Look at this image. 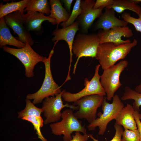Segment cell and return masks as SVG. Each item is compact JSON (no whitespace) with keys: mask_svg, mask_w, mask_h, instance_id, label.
<instances>
[{"mask_svg":"<svg viewBox=\"0 0 141 141\" xmlns=\"http://www.w3.org/2000/svg\"><path fill=\"white\" fill-rule=\"evenodd\" d=\"M137 44L138 41L135 39L132 42L119 45L111 43L100 44L95 58L104 70L124 59Z\"/></svg>","mask_w":141,"mask_h":141,"instance_id":"1","label":"cell"},{"mask_svg":"<svg viewBox=\"0 0 141 141\" xmlns=\"http://www.w3.org/2000/svg\"><path fill=\"white\" fill-rule=\"evenodd\" d=\"M73 110L66 109L62 113L61 121L50 125L52 133L56 136L63 135L64 141H70L72 139L71 134L74 132H79L84 134L87 133L82 122L74 115Z\"/></svg>","mask_w":141,"mask_h":141,"instance_id":"2","label":"cell"},{"mask_svg":"<svg viewBox=\"0 0 141 141\" xmlns=\"http://www.w3.org/2000/svg\"><path fill=\"white\" fill-rule=\"evenodd\" d=\"M105 97L102 106L103 113H99L98 115L99 118L87 126L89 131L95 130L97 127H98L99 135H103L106 131L107 125L112 120L115 119L122 109L124 107L119 96L115 95L113 98V101L110 103L106 100Z\"/></svg>","mask_w":141,"mask_h":141,"instance_id":"3","label":"cell"},{"mask_svg":"<svg viewBox=\"0 0 141 141\" xmlns=\"http://www.w3.org/2000/svg\"><path fill=\"white\" fill-rule=\"evenodd\" d=\"M54 49L50 51L47 58L45 57L43 62L45 65V73L44 80L41 86L36 92L28 94L26 96V99H33L32 103L34 104L42 102L44 99L50 96H56L62 91L61 87L55 81L51 69V59L54 53Z\"/></svg>","mask_w":141,"mask_h":141,"instance_id":"4","label":"cell"},{"mask_svg":"<svg viewBox=\"0 0 141 141\" xmlns=\"http://www.w3.org/2000/svg\"><path fill=\"white\" fill-rule=\"evenodd\" d=\"M100 41L98 34H79L77 35L72 48L73 54L77 58L74 65L73 74H75L77 64L81 58L95 57Z\"/></svg>","mask_w":141,"mask_h":141,"instance_id":"5","label":"cell"},{"mask_svg":"<svg viewBox=\"0 0 141 141\" xmlns=\"http://www.w3.org/2000/svg\"><path fill=\"white\" fill-rule=\"evenodd\" d=\"M128 64L127 60H122L103 70L102 74L100 76V81L106 94L108 101L111 100L115 95V93L122 85L120 80V76Z\"/></svg>","mask_w":141,"mask_h":141,"instance_id":"6","label":"cell"},{"mask_svg":"<svg viewBox=\"0 0 141 141\" xmlns=\"http://www.w3.org/2000/svg\"><path fill=\"white\" fill-rule=\"evenodd\" d=\"M2 48L4 51L14 56L21 62L25 68V75L29 78L34 76L35 66L40 62H43L45 57L36 52L27 43L21 48H12L6 46Z\"/></svg>","mask_w":141,"mask_h":141,"instance_id":"7","label":"cell"},{"mask_svg":"<svg viewBox=\"0 0 141 141\" xmlns=\"http://www.w3.org/2000/svg\"><path fill=\"white\" fill-rule=\"evenodd\" d=\"M99 64L95 67V73L90 80L85 78L84 88L81 91L75 93H72L63 90L62 97L64 101L68 102H75L84 97L93 95H98L105 96L106 94L100 83V76L99 74Z\"/></svg>","mask_w":141,"mask_h":141,"instance_id":"8","label":"cell"},{"mask_svg":"<svg viewBox=\"0 0 141 141\" xmlns=\"http://www.w3.org/2000/svg\"><path fill=\"white\" fill-rule=\"evenodd\" d=\"M105 96L98 95L86 96L81 98L73 104L78 107V110L74 113L78 119H85L89 123L96 117L98 108L102 105Z\"/></svg>","mask_w":141,"mask_h":141,"instance_id":"9","label":"cell"},{"mask_svg":"<svg viewBox=\"0 0 141 141\" xmlns=\"http://www.w3.org/2000/svg\"><path fill=\"white\" fill-rule=\"evenodd\" d=\"M63 92L62 91L56 96L46 98L43 101L42 108L46 118L44 122L45 124L58 121L61 117V111L64 107H69L73 110L78 109V107L74 104H63L62 99Z\"/></svg>","mask_w":141,"mask_h":141,"instance_id":"10","label":"cell"},{"mask_svg":"<svg viewBox=\"0 0 141 141\" xmlns=\"http://www.w3.org/2000/svg\"><path fill=\"white\" fill-rule=\"evenodd\" d=\"M23 13L17 11L10 14L4 17L5 21L7 26L18 35L19 40L32 46L34 43V40L24 24L22 16Z\"/></svg>","mask_w":141,"mask_h":141,"instance_id":"11","label":"cell"},{"mask_svg":"<svg viewBox=\"0 0 141 141\" xmlns=\"http://www.w3.org/2000/svg\"><path fill=\"white\" fill-rule=\"evenodd\" d=\"M79 22L76 21L72 25L66 27H63L60 29H57L53 32L54 37L52 40L55 42L54 48L58 41L61 40L65 41L67 43L69 49L70 54V63L69 70L67 77V80L71 79L70 75L71 63L73 62L72 56L73 54L72 51V48L74 42V39L75 34L79 30Z\"/></svg>","mask_w":141,"mask_h":141,"instance_id":"12","label":"cell"},{"mask_svg":"<svg viewBox=\"0 0 141 141\" xmlns=\"http://www.w3.org/2000/svg\"><path fill=\"white\" fill-rule=\"evenodd\" d=\"M98 35L100 39V44L111 43L119 45L131 42L130 40H123L121 37H130L133 34L132 30L127 26L113 28L106 32L103 31Z\"/></svg>","mask_w":141,"mask_h":141,"instance_id":"13","label":"cell"},{"mask_svg":"<svg viewBox=\"0 0 141 141\" xmlns=\"http://www.w3.org/2000/svg\"><path fill=\"white\" fill-rule=\"evenodd\" d=\"M95 2L93 0L81 1V12L79 20L82 30L86 33L94 20L102 13L103 9H93Z\"/></svg>","mask_w":141,"mask_h":141,"instance_id":"14","label":"cell"},{"mask_svg":"<svg viewBox=\"0 0 141 141\" xmlns=\"http://www.w3.org/2000/svg\"><path fill=\"white\" fill-rule=\"evenodd\" d=\"M26 14H22V19L25 27L30 32L34 31L36 32L40 31L42 24L44 21H48L53 25L57 24L56 20L49 16L37 11H27Z\"/></svg>","mask_w":141,"mask_h":141,"instance_id":"15","label":"cell"},{"mask_svg":"<svg viewBox=\"0 0 141 141\" xmlns=\"http://www.w3.org/2000/svg\"><path fill=\"white\" fill-rule=\"evenodd\" d=\"M99 18L96 28L102 29L104 32L116 27L127 26L128 24L118 18L115 15V11L112 8H105L104 12Z\"/></svg>","mask_w":141,"mask_h":141,"instance_id":"16","label":"cell"},{"mask_svg":"<svg viewBox=\"0 0 141 141\" xmlns=\"http://www.w3.org/2000/svg\"><path fill=\"white\" fill-rule=\"evenodd\" d=\"M134 110L132 105L127 104L115 119L116 123L123 127L124 129L134 130L138 129L134 116Z\"/></svg>","mask_w":141,"mask_h":141,"instance_id":"17","label":"cell"},{"mask_svg":"<svg viewBox=\"0 0 141 141\" xmlns=\"http://www.w3.org/2000/svg\"><path fill=\"white\" fill-rule=\"evenodd\" d=\"M6 45L14 46L20 49L24 47L25 44L17 39L13 36L3 17L0 18V47L2 48Z\"/></svg>","mask_w":141,"mask_h":141,"instance_id":"18","label":"cell"},{"mask_svg":"<svg viewBox=\"0 0 141 141\" xmlns=\"http://www.w3.org/2000/svg\"><path fill=\"white\" fill-rule=\"evenodd\" d=\"M49 3L51 11L49 16L56 20L57 29L58 25L61 22L67 20L70 15L63 7L60 0H50Z\"/></svg>","mask_w":141,"mask_h":141,"instance_id":"19","label":"cell"},{"mask_svg":"<svg viewBox=\"0 0 141 141\" xmlns=\"http://www.w3.org/2000/svg\"><path fill=\"white\" fill-rule=\"evenodd\" d=\"M105 8L113 9L115 12L121 13L125 10L132 11L139 15L141 11V8L133 0H114L112 4Z\"/></svg>","mask_w":141,"mask_h":141,"instance_id":"20","label":"cell"},{"mask_svg":"<svg viewBox=\"0 0 141 141\" xmlns=\"http://www.w3.org/2000/svg\"><path fill=\"white\" fill-rule=\"evenodd\" d=\"M30 0H23L18 2L12 1L3 4H0V18L12 13L20 11L24 13V10Z\"/></svg>","mask_w":141,"mask_h":141,"instance_id":"21","label":"cell"},{"mask_svg":"<svg viewBox=\"0 0 141 141\" xmlns=\"http://www.w3.org/2000/svg\"><path fill=\"white\" fill-rule=\"evenodd\" d=\"M27 11H37L50 15L51 11L50 3L47 0H30L24 12Z\"/></svg>","mask_w":141,"mask_h":141,"instance_id":"22","label":"cell"},{"mask_svg":"<svg viewBox=\"0 0 141 141\" xmlns=\"http://www.w3.org/2000/svg\"><path fill=\"white\" fill-rule=\"evenodd\" d=\"M121 99L123 101L129 99L134 100V102L133 103L132 106L134 110L138 111H140L139 107L141 106V93L138 92L130 87L126 86Z\"/></svg>","mask_w":141,"mask_h":141,"instance_id":"23","label":"cell"},{"mask_svg":"<svg viewBox=\"0 0 141 141\" xmlns=\"http://www.w3.org/2000/svg\"><path fill=\"white\" fill-rule=\"evenodd\" d=\"M25 101L26 105L25 108L17 113L18 118H22L26 116H41V113L43 112L42 108H39L36 107L29 99H26Z\"/></svg>","mask_w":141,"mask_h":141,"instance_id":"24","label":"cell"},{"mask_svg":"<svg viewBox=\"0 0 141 141\" xmlns=\"http://www.w3.org/2000/svg\"><path fill=\"white\" fill-rule=\"evenodd\" d=\"M22 119L31 123L34 126V130L36 131V134L39 138L42 141H48L43 137L40 131V128L43 126L44 122L41 116H26L23 117Z\"/></svg>","mask_w":141,"mask_h":141,"instance_id":"25","label":"cell"},{"mask_svg":"<svg viewBox=\"0 0 141 141\" xmlns=\"http://www.w3.org/2000/svg\"><path fill=\"white\" fill-rule=\"evenodd\" d=\"M81 1L80 0H76L68 19L66 21L62 22L61 24L62 28L67 27L73 24L79 15L81 14L82 11Z\"/></svg>","mask_w":141,"mask_h":141,"instance_id":"26","label":"cell"},{"mask_svg":"<svg viewBox=\"0 0 141 141\" xmlns=\"http://www.w3.org/2000/svg\"><path fill=\"white\" fill-rule=\"evenodd\" d=\"M138 15V18H136L132 16L129 13L125 12L122 14L121 17L124 21L133 25L137 31L141 33V11Z\"/></svg>","mask_w":141,"mask_h":141,"instance_id":"27","label":"cell"},{"mask_svg":"<svg viewBox=\"0 0 141 141\" xmlns=\"http://www.w3.org/2000/svg\"><path fill=\"white\" fill-rule=\"evenodd\" d=\"M121 141H140L138 129L130 130L124 129L122 134Z\"/></svg>","mask_w":141,"mask_h":141,"instance_id":"28","label":"cell"},{"mask_svg":"<svg viewBox=\"0 0 141 141\" xmlns=\"http://www.w3.org/2000/svg\"><path fill=\"white\" fill-rule=\"evenodd\" d=\"M114 127L115 130V135L113 138L110 141H121L122 134L124 131L122 126L115 123ZM90 137L93 141H99L95 138L92 134H90Z\"/></svg>","mask_w":141,"mask_h":141,"instance_id":"29","label":"cell"},{"mask_svg":"<svg viewBox=\"0 0 141 141\" xmlns=\"http://www.w3.org/2000/svg\"><path fill=\"white\" fill-rule=\"evenodd\" d=\"M114 3V0H97L93 7V9H103L111 5Z\"/></svg>","mask_w":141,"mask_h":141,"instance_id":"30","label":"cell"},{"mask_svg":"<svg viewBox=\"0 0 141 141\" xmlns=\"http://www.w3.org/2000/svg\"><path fill=\"white\" fill-rule=\"evenodd\" d=\"M90 134L86 133L82 135L80 132H75V135L72 136V139L70 141H86L90 138Z\"/></svg>","mask_w":141,"mask_h":141,"instance_id":"31","label":"cell"},{"mask_svg":"<svg viewBox=\"0 0 141 141\" xmlns=\"http://www.w3.org/2000/svg\"><path fill=\"white\" fill-rule=\"evenodd\" d=\"M134 116L136 122L140 136V141H141V114L139 113V111H134Z\"/></svg>","mask_w":141,"mask_h":141,"instance_id":"32","label":"cell"},{"mask_svg":"<svg viewBox=\"0 0 141 141\" xmlns=\"http://www.w3.org/2000/svg\"><path fill=\"white\" fill-rule=\"evenodd\" d=\"M73 1V0H63L61 1L64 3L65 7L69 12L70 10L71 4Z\"/></svg>","mask_w":141,"mask_h":141,"instance_id":"33","label":"cell"},{"mask_svg":"<svg viewBox=\"0 0 141 141\" xmlns=\"http://www.w3.org/2000/svg\"><path fill=\"white\" fill-rule=\"evenodd\" d=\"M135 89V90L136 92L141 93V83L139 85L136 86Z\"/></svg>","mask_w":141,"mask_h":141,"instance_id":"34","label":"cell"},{"mask_svg":"<svg viewBox=\"0 0 141 141\" xmlns=\"http://www.w3.org/2000/svg\"><path fill=\"white\" fill-rule=\"evenodd\" d=\"M133 1L136 3L141 2V0H133Z\"/></svg>","mask_w":141,"mask_h":141,"instance_id":"35","label":"cell"}]
</instances>
